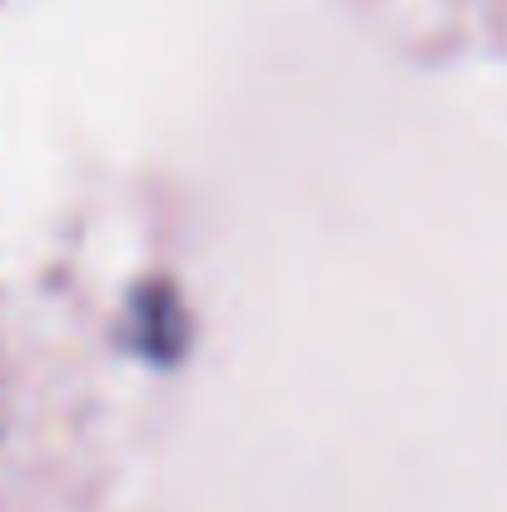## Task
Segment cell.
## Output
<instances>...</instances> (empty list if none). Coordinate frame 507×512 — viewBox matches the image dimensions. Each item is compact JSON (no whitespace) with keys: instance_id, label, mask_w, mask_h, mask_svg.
Listing matches in <instances>:
<instances>
[]
</instances>
